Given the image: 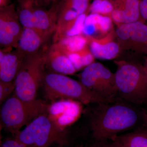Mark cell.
I'll list each match as a JSON object with an SVG mask.
<instances>
[{
  "label": "cell",
  "instance_id": "28",
  "mask_svg": "<svg viewBox=\"0 0 147 147\" xmlns=\"http://www.w3.org/2000/svg\"><path fill=\"white\" fill-rule=\"evenodd\" d=\"M57 0H34L35 5L37 7L45 8L51 5Z\"/></svg>",
  "mask_w": 147,
  "mask_h": 147
},
{
  "label": "cell",
  "instance_id": "16",
  "mask_svg": "<svg viewBox=\"0 0 147 147\" xmlns=\"http://www.w3.org/2000/svg\"><path fill=\"white\" fill-rule=\"evenodd\" d=\"M49 39L35 29L24 28L15 48L27 57L44 49Z\"/></svg>",
  "mask_w": 147,
  "mask_h": 147
},
{
  "label": "cell",
  "instance_id": "6",
  "mask_svg": "<svg viewBox=\"0 0 147 147\" xmlns=\"http://www.w3.org/2000/svg\"><path fill=\"white\" fill-rule=\"evenodd\" d=\"M46 49L28 56L24 59L14 82L15 95L20 99L28 101L36 99L45 73Z\"/></svg>",
  "mask_w": 147,
  "mask_h": 147
},
{
  "label": "cell",
  "instance_id": "21",
  "mask_svg": "<svg viewBox=\"0 0 147 147\" xmlns=\"http://www.w3.org/2000/svg\"><path fill=\"white\" fill-rule=\"evenodd\" d=\"M90 0H61L59 2L58 11L77 17L86 13L89 7Z\"/></svg>",
  "mask_w": 147,
  "mask_h": 147
},
{
  "label": "cell",
  "instance_id": "29",
  "mask_svg": "<svg viewBox=\"0 0 147 147\" xmlns=\"http://www.w3.org/2000/svg\"><path fill=\"white\" fill-rule=\"evenodd\" d=\"M11 3V0H0V8L5 7Z\"/></svg>",
  "mask_w": 147,
  "mask_h": 147
},
{
  "label": "cell",
  "instance_id": "5",
  "mask_svg": "<svg viewBox=\"0 0 147 147\" xmlns=\"http://www.w3.org/2000/svg\"><path fill=\"white\" fill-rule=\"evenodd\" d=\"M15 138L27 147H50L53 144H63L65 131L47 114L34 119L16 133Z\"/></svg>",
  "mask_w": 147,
  "mask_h": 147
},
{
  "label": "cell",
  "instance_id": "4",
  "mask_svg": "<svg viewBox=\"0 0 147 147\" xmlns=\"http://www.w3.org/2000/svg\"><path fill=\"white\" fill-rule=\"evenodd\" d=\"M49 106L47 102L41 99L25 101L15 94L3 103L1 125L8 131L16 134L38 116L48 113Z\"/></svg>",
  "mask_w": 147,
  "mask_h": 147
},
{
  "label": "cell",
  "instance_id": "2",
  "mask_svg": "<svg viewBox=\"0 0 147 147\" xmlns=\"http://www.w3.org/2000/svg\"><path fill=\"white\" fill-rule=\"evenodd\" d=\"M42 86L45 97L52 102L63 99L86 104H101L110 101L90 90L80 81L64 74L45 72Z\"/></svg>",
  "mask_w": 147,
  "mask_h": 147
},
{
  "label": "cell",
  "instance_id": "12",
  "mask_svg": "<svg viewBox=\"0 0 147 147\" xmlns=\"http://www.w3.org/2000/svg\"><path fill=\"white\" fill-rule=\"evenodd\" d=\"M1 48L0 50V82H14L26 57L17 49Z\"/></svg>",
  "mask_w": 147,
  "mask_h": 147
},
{
  "label": "cell",
  "instance_id": "10",
  "mask_svg": "<svg viewBox=\"0 0 147 147\" xmlns=\"http://www.w3.org/2000/svg\"><path fill=\"white\" fill-rule=\"evenodd\" d=\"M86 36L90 50L95 58L112 60L117 57L121 53L120 47L116 39L115 31L114 29L102 37Z\"/></svg>",
  "mask_w": 147,
  "mask_h": 147
},
{
  "label": "cell",
  "instance_id": "9",
  "mask_svg": "<svg viewBox=\"0 0 147 147\" xmlns=\"http://www.w3.org/2000/svg\"><path fill=\"white\" fill-rule=\"evenodd\" d=\"M23 30L14 4L0 8L1 48H16Z\"/></svg>",
  "mask_w": 147,
  "mask_h": 147
},
{
  "label": "cell",
  "instance_id": "14",
  "mask_svg": "<svg viewBox=\"0 0 147 147\" xmlns=\"http://www.w3.org/2000/svg\"><path fill=\"white\" fill-rule=\"evenodd\" d=\"M58 4L57 0L49 9L37 7L36 6L34 8V29L49 39L53 36L57 28Z\"/></svg>",
  "mask_w": 147,
  "mask_h": 147
},
{
  "label": "cell",
  "instance_id": "20",
  "mask_svg": "<svg viewBox=\"0 0 147 147\" xmlns=\"http://www.w3.org/2000/svg\"><path fill=\"white\" fill-rule=\"evenodd\" d=\"M64 53H71L82 50L88 45L87 37L84 34L67 37L53 43Z\"/></svg>",
  "mask_w": 147,
  "mask_h": 147
},
{
  "label": "cell",
  "instance_id": "22",
  "mask_svg": "<svg viewBox=\"0 0 147 147\" xmlns=\"http://www.w3.org/2000/svg\"><path fill=\"white\" fill-rule=\"evenodd\" d=\"M35 7L34 0H27L19 4L17 13L19 21L24 28L34 29V11Z\"/></svg>",
  "mask_w": 147,
  "mask_h": 147
},
{
  "label": "cell",
  "instance_id": "17",
  "mask_svg": "<svg viewBox=\"0 0 147 147\" xmlns=\"http://www.w3.org/2000/svg\"><path fill=\"white\" fill-rule=\"evenodd\" d=\"M113 22L109 16L90 13L85 20L83 34L95 38L105 36L114 29Z\"/></svg>",
  "mask_w": 147,
  "mask_h": 147
},
{
  "label": "cell",
  "instance_id": "11",
  "mask_svg": "<svg viewBox=\"0 0 147 147\" xmlns=\"http://www.w3.org/2000/svg\"><path fill=\"white\" fill-rule=\"evenodd\" d=\"M81 109L80 102L63 99L52 102L49 106L48 115L59 126L63 128L77 119Z\"/></svg>",
  "mask_w": 147,
  "mask_h": 147
},
{
  "label": "cell",
  "instance_id": "1",
  "mask_svg": "<svg viewBox=\"0 0 147 147\" xmlns=\"http://www.w3.org/2000/svg\"><path fill=\"white\" fill-rule=\"evenodd\" d=\"M105 103L94 115L91 122L93 135L98 141L113 139L139 122V112L132 106L123 103L106 106Z\"/></svg>",
  "mask_w": 147,
  "mask_h": 147
},
{
  "label": "cell",
  "instance_id": "18",
  "mask_svg": "<svg viewBox=\"0 0 147 147\" xmlns=\"http://www.w3.org/2000/svg\"><path fill=\"white\" fill-rule=\"evenodd\" d=\"M87 13L88 12L79 15L61 28L55 31L53 36V43L65 38L83 34L85 20L88 15Z\"/></svg>",
  "mask_w": 147,
  "mask_h": 147
},
{
  "label": "cell",
  "instance_id": "30",
  "mask_svg": "<svg viewBox=\"0 0 147 147\" xmlns=\"http://www.w3.org/2000/svg\"><path fill=\"white\" fill-rule=\"evenodd\" d=\"M112 140L113 141V143H111L110 144L105 145L101 147H123L117 141L114 140Z\"/></svg>",
  "mask_w": 147,
  "mask_h": 147
},
{
  "label": "cell",
  "instance_id": "7",
  "mask_svg": "<svg viewBox=\"0 0 147 147\" xmlns=\"http://www.w3.org/2000/svg\"><path fill=\"white\" fill-rule=\"evenodd\" d=\"M79 77L87 88L109 101L117 94L115 73L100 63L87 66Z\"/></svg>",
  "mask_w": 147,
  "mask_h": 147
},
{
  "label": "cell",
  "instance_id": "32",
  "mask_svg": "<svg viewBox=\"0 0 147 147\" xmlns=\"http://www.w3.org/2000/svg\"><path fill=\"white\" fill-rule=\"evenodd\" d=\"M17 1L18 2V3H21L24 2L25 1H27V0H17Z\"/></svg>",
  "mask_w": 147,
  "mask_h": 147
},
{
  "label": "cell",
  "instance_id": "8",
  "mask_svg": "<svg viewBox=\"0 0 147 147\" xmlns=\"http://www.w3.org/2000/svg\"><path fill=\"white\" fill-rule=\"evenodd\" d=\"M116 39L122 52L136 55L147 54V25L138 21L117 26Z\"/></svg>",
  "mask_w": 147,
  "mask_h": 147
},
{
  "label": "cell",
  "instance_id": "27",
  "mask_svg": "<svg viewBox=\"0 0 147 147\" xmlns=\"http://www.w3.org/2000/svg\"><path fill=\"white\" fill-rule=\"evenodd\" d=\"M1 147H27L15 138L6 140L3 142Z\"/></svg>",
  "mask_w": 147,
  "mask_h": 147
},
{
  "label": "cell",
  "instance_id": "25",
  "mask_svg": "<svg viewBox=\"0 0 147 147\" xmlns=\"http://www.w3.org/2000/svg\"><path fill=\"white\" fill-rule=\"evenodd\" d=\"M15 90L14 82L4 83L0 82V103L3 102L8 98V96Z\"/></svg>",
  "mask_w": 147,
  "mask_h": 147
},
{
  "label": "cell",
  "instance_id": "26",
  "mask_svg": "<svg viewBox=\"0 0 147 147\" xmlns=\"http://www.w3.org/2000/svg\"><path fill=\"white\" fill-rule=\"evenodd\" d=\"M139 10L142 21L145 22L147 21V0H140Z\"/></svg>",
  "mask_w": 147,
  "mask_h": 147
},
{
  "label": "cell",
  "instance_id": "19",
  "mask_svg": "<svg viewBox=\"0 0 147 147\" xmlns=\"http://www.w3.org/2000/svg\"><path fill=\"white\" fill-rule=\"evenodd\" d=\"M112 140L123 147H147V129L141 128L133 132L117 136Z\"/></svg>",
  "mask_w": 147,
  "mask_h": 147
},
{
  "label": "cell",
  "instance_id": "23",
  "mask_svg": "<svg viewBox=\"0 0 147 147\" xmlns=\"http://www.w3.org/2000/svg\"><path fill=\"white\" fill-rule=\"evenodd\" d=\"M65 53L68 56L77 71L94 62L95 59L88 45L79 51Z\"/></svg>",
  "mask_w": 147,
  "mask_h": 147
},
{
  "label": "cell",
  "instance_id": "13",
  "mask_svg": "<svg viewBox=\"0 0 147 147\" xmlns=\"http://www.w3.org/2000/svg\"><path fill=\"white\" fill-rule=\"evenodd\" d=\"M113 10L111 18L117 26L142 21L139 10L140 0H110Z\"/></svg>",
  "mask_w": 147,
  "mask_h": 147
},
{
  "label": "cell",
  "instance_id": "31",
  "mask_svg": "<svg viewBox=\"0 0 147 147\" xmlns=\"http://www.w3.org/2000/svg\"><path fill=\"white\" fill-rule=\"evenodd\" d=\"M144 65L145 68H146V70L147 71V57L145 58L144 62Z\"/></svg>",
  "mask_w": 147,
  "mask_h": 147
},
{
  "label": "cell",
  "instance_id": "3",
  "mask_svg": "<svg viewBox=\"0 0 147 147\" xmlns=\"http://www.w3.org/2000/svg\"><path fill=\"white\" fill-rule=\"evenodd\" d=\"M117 94L134 104L147 102V71L144 65L124 60L115 61Z\"/></svg>",
  "mask_w": 147,
  "mask_h": 147
},
{
  "label": "cell",
  "instance_id": "24",
  "mask_svg": "<svg viewBox=\"0 0 147 147\" xmlns=\"http://www.w3.org/2000/svg\"><path fill=\"white\" fill-rule=\"evenodd\" d=\"M113 10V4L110 0H94L89 6L88 11L111 18Z\"/></svg>",
  "mask_w": 147,
  "mask_h": 147
},
{
  "label": "cell",
  "instance_id": "15",
  "mask_svg": "<svg viewBox=\"0 0 147 147\" xmlns=\"http://www.w3.org/2000/svg\"><path fill=\"white\" fill-rule=\"evenodd\" d=\"M45 62L50 72L69 75L77 71L68 56L54 44L46 49Z\"/></svg>",
  "mask_w": 147,
  "mask_h": 147
}]
</instances>
